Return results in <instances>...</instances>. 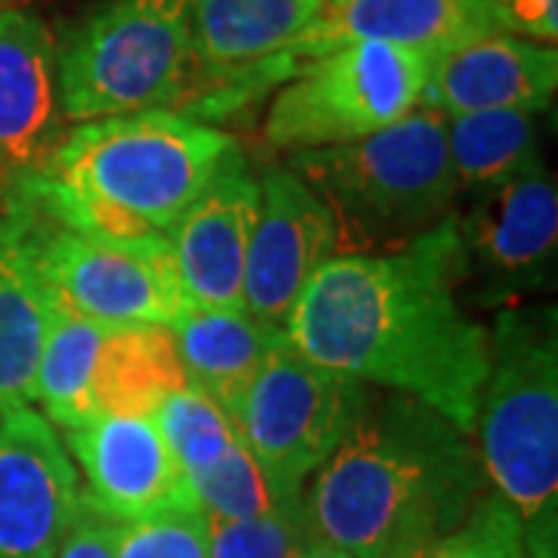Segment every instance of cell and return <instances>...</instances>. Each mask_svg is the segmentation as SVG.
I'll use <instances>...</instances> for the list:
<instances>
[{
	"label": "cell",
	"instance_id": "cell-1",
	"mask_svg": "<svg viewBox=\"0 0 558 558\" xmlns=\"http://www.w3.org/2000/svg\"><path fill=\"white\" fill-rule=\"evenodd\" d=\"M457 218L385 255H336L286 319L289 344L332 373L416 398L472 435L490 336L462 314Z\"/></svg>",
	"mask_w": 558,
	"mask_h": 558
},
{
	"label": "cell",
	"instance_id": "cell-2",
	"mask_svg": "<svg viewBox=\"0 0 558 558\" xmlns=\"http://www.w3.org/2000/svg\"><path fill=\"white\" fill-rule=\"evenodd\" d=\"M472 435L407 395H373L311 475L304 509L319 539L354 558H403L481 499Z\"/></svg>",
	"mask_w": 558,
	"mask_h": 558
},
{
	"label": "cell",
	"instance_id": "cell-3",
	"mask_svg": "<svg viewBox=\"0 0 558 558\" xmlns=\"http://www.w3.org/2000/svg\"><path fill=\"white\" fill-rule=\"evenodd\" d=\"M556 314H502L478 403L484 478L519 521L531 558H558Z\"/></svg>",
	"mask_w": 558,
	"mask_h": 558
},
{
	"label": "cell",
	"instance_id": "cell-4",
	"mask_svg": "<svg viewBox=\"0 0 558 558\" xmlns=\"http://www.w3.org/2000/svg\"><path fill=\"white\" fill-rule=\"evenodd\" d=\"M289 168L307 180L339 223V240L410 242L447 220L457 174L447 153V119L413 109L357 143L295 153Z\"/></svg>",
	"mask_w": 558,
	"mask_h": 558
},
{
	"label": "cell",
	"instance_id": "cell-5",
	"mask_svg": "<svg viewBox=\"0 0 558 558\" xmlns=\"http://www.w3.org/2000/svg\"><path fill=\"white\" fill-rule=\"evenodd\" d=\"M236 140L174 109L81 121L44 174L171 230L236 153Z\"/></svg>",
	"mask_w": 558,
	"mask_h": 558
},
{
	"label": "cell",
	"instance_id": "cell-6",
	"mask_svg": "<svg viewBox=\"0 0 558 558\" xmlns=\"http://www.w3.org/2000/svg\"><path fill=\"white\" fill-rule=\"evenodd\" d=\"M193 72L190 0H106L57 53L62 119L174 109Z\"/></svg>",
	"mask_w": 558,
	"mask_h": 558
},
{
	"label": "cell",
	"instance_id": "cell-7",
	"mask_svg": "<svg viewBox=\"0 0 558 558\" xmlns=\"http://www.w3.org/2000/svg\"><path fill=\"white\" fill-rule=\"evenodd\" d=\"M432 60L416 50L360 40L304 62L274 97L264 140L311 153L376 134L410 116L425 97Z\"/></svg>",
	"mask_w": 558,
	"mask_h": 558
},
{
	"label": "cell",
	"instance_id": "cell-8",
	"mask_svg": "<svg viewBox=\"0 0 558 558\" xmlns=\"http://www.w3.org/2000/svg\"><path fill=\"white\" fill-rule=\"evenodd\" d=\"M366 398L369 385L317 366L282 339L230 418L264 472L301 494L304 481L336 453Z\"/></svg>",
	"mask_w": 558,
	"mask_h": 558
},
{
	"label": "cell",
	"instance_id": "cell-9",
	"mask_svg": "<svg viewBox=\"0 0 558 558\" xmlns=\"http://www.w3.org/2000/svg\"><path fill=\"white\" fill-rule=\"evenodd\" d=\"M319 0H190L196 72L178 112L223 121L289 81V50L314 22Z\"/></svg>",
	"mask_w": 558,
	"mask_h": 558
},
{
	"label": "cell",
	"instance_id": "cell-10",
	"mask_svg": "<svg viewBox=\"0 0 558 558\" xmlns=\"http://www.w3.org/2000/svg\"><path fill=\"white\" fill-rule=\"evenodd\" d=\"M28 242L53 295L84 317L109 326H171L186 307L174 258H146L90 242L44 218L32 202Z\"/></svg>",
	"mask_w": 558,
	"mask_h": 558
},
{
	"label": "cell",
	"instance_id": "cell-11",
	"mask_svg": "<svg viewBox=\"0 0 558 558\" xmlns=\"http://www.w3.org/2000/svg\"><path fill=\"white\" fill-rule=\"evenodd\" d=\"M339 223L317 190L289 165L258 180V218L248 242L242 307L286 332L304 286L339 252Z\"/></svg>",
	"mask_w": 558,
	"mask_h": 558
},
{
	"label": "cell",
	"instance_id": "cell-12",
	"mask_svg": "<svg viewBox=\"0 0 558 558\" xmlns=\"http://www.w3.org/2000/svg\"><path fill=\"white\" fill-rule=\"evenodd\" d=\"M462 270L481 277V301L499 304L553 282L558 252V193L546 165L478 193L457 220Z\"/></svg>",
	"mask_w": 558,
	"mask_h": 558
},
{
	"label": "cell",
	"instance_id": "cell-13",
	"mask_svg": "<svg viewBox=\"0 0 558 558\" xmlns=\"http://www.w3.org/2000/svg\"><path fill=\"white\" fill-rule=\"evenodd\" d=\"M81 502L78 475L38 410L0 416V558H53Z\"/></svg>",
	"mask_w": 558,
	"mask_h": 558
},
{
	"label": "cell",
	"instance_id": "cell-14",
	"mask_svg": "<svg viewBox=\"0 0 558 558\" xmlns=\"http://www.w3.org/2000/svg\"><path fill=\"white\" fill-rule=\"evenodd\" d=\"M62 435L87 478L81 499L102 515L137 521L171 506H196L153 416L100 413Z\"/></svg>",
	"mask_w": 558,
	"mask_h": 558
},
{
	"label": "cell",
	"instance_id": "cell-15",
	"mask_svg": "<svg viewBox=\"0 0 558 558\" xmlns=\"http://www.w3.org/2000/svg\"><path fill=\"white\" fill-rule=\"evenodd\" d=\"M255 218L258 178L236 149L168 230L180 289L190 304L240 311Z\"/></svg>",
	"mask_w": 558,
	"mask_h": 558
},
{
	"label": "cell",
	"instance_id": "cell-16",
	"mask_svg": "<svg viewBox=\"0 0 558 558\" xmlns=\"http://www.w3.org/2000/svg\"><path fill=\"white\" fill-rule=\"evenodd\" d=\"M57 47L28 10H0V183L44 174L62 140Z\"/></svg>",
	"mask_w": 558,
	"mask_h": 558
},
{
	"label": "cell",
	"instance_id": "cell-17",
	"mask_svg": "<svg viewBox=\"0 0 558 558\" xmlns=\"http://www.w3.org/2000/svg\"><path fill=\"white\" fill-rule=\"evenodd\" d=\"M502 32L490 0H319L289 57L295 65L317 60L344 44L376 40L416 50L435 62L459 44Z\"/></svg>",
	"mask_w": 558,
	"mask_h": 558
},
{
	"label": "cell",
	"instance_id": "cell-18",
	"mask_svg": "<svg viewBox=\"0 0 558 558\" xmlns=\"http://www.w3.org/2000/svg\"><path fill=\"white\" fill-rule=\"evenodd\" d=\"M558 84L556 47L521 40L509 32L459 44L432 62L422 102L444 119L469 112H539Z\"/></svg>",
	"mask_w": 558,
	"mask_h": 558
},
{
	"label": "cell",
	"instance_id": "cell-19",
	"mask_svg": "<svg viewBox=\"0 0 558 558\" xmlns=\"http://www.w3.org/2000/svg\"><path fill=\"white\" fill-rule=\"evenodd\" d=\"M53 317V289L28 242V208L16 193L0 205V416L35 398V376Z\"/></svg>",
	"mask_w": 558,
	"mask_h": 558
},
{
	"label": "cell",
	"instance_id": "cell-20",
	"mask_svg": "<svg viewBox=\"0 0 558 558\" xmlns=\"http://www.w3.org/2000/svg\"><path fill=\"white\" fill-rule=\"evenodd\" d=\"M171 336L186 385L215 400L227 416H233L264 360L286 339L282 329L264 326L245 307L218 311L190 301L171 323Z\"/></svg>",
	"mask_w": 558,
	"mask_h": 558
},
{
	"label": "cell",
	"instance_id": "cell-21",
	"mask_svg": "<svg viewBox=\"0 0 558 558\" xmlns=\"http://www.w3.org/2000/svg\"><path fill=\"white\" fill-rule=\"evenodd\" d=\"M183 388L171 326H109L90 381L97 416H153Z\"/></svg>",
	"mask_w": 558,
	"mask_h": 558
},
{
	"label": "cell",
	"instance_id": "cell-22",
	"mask_svg": "<svg viewBox=\"0 0 558 558\" xmlns=\"http://www.w3.org/2000/svg\"><path fill=\"white\" fill-rule=\"evenodd\" d=\"M106 332L109 323L84 317L53 295V317L40 351L32 398L38 400L40 416L53 428L69 432L97 416L90 403V381Z\"/></svg>",
	"mask_w": 558,
	"mask_h": 558
},
{
	"label": "cell",
	"instance_id": "cell-23",
	"mask_svg": "<svg viewBox=\"0 0 558 558\" xmlns=\"http://www.w3.org/2000/svg\"><path fill=\"white\" fill-rule=\"evenodd\" d=\"M447 153L457 186L478 193L543 165L534 116L515 109L453 116L447 124Z\"/></svg>",
	"mask_w": 558,
	"mask_h": 558
},
{
	"label": "cell",
	"instance_id": "cell-24",
	"mask_svg": "<svg viewBox=\"0 0 558 558\" xmlns=\"http://www.w3.org/2000/svg\"><path fill=\"white\" fill-rule=\"evenodd\" d=\"M190 497L196 499L208 519H252L274 512L279 506H289L304 497V490H286L264 472L252 450L240 440L230 453L218 459L211 469L186 478Z\"/></svg>",
	"mask_w": 558,
	"mask_h": 558
},
{
	"label": "cell",
	"instance_id": "cell-25",
	"mask_svg": "<svg viewBox=\"0 0 558 558\" xmlns=\"http://www.w3.org/2000/svg\"><path fill=\"white\" fill-rule=\"evenodd\" d=\"M153 418L159 425L168 450L178 459L183 478H193L205 469H211L242 440L233 418L227 416L215 400L205 398L190 385L165 400Z\"/></svg>",
	"mask_w": 558,
	"mask_h": 558
},
{
	"label": "cell",
	"instance_id": "cell-26",
	"mask_svg": "<svg viewBox=\"0 0 558 558\" xmlns=\"http://www.w3.org/2000/svg\"><path fill=\"white\" fill-rule=\"evenodd\" d=\"M208 558H301L317 539L304 497L252 519H208Z\"/></svg>",
	"mask_w": 558,
	"mask_h": 558
},
{
	"label": "cell",
	"instance_id": "cell-27",
	"mask_svg": "<svg viewBox=\"0 0 558 558\" xmlns=\"http://www.w3.org/2000/svg\"><path fill=\"white\" fill-rule=\"evenodd\" d=\"M403 558H531L512 509L494 494L481 497L472 512L447 534L416 546Z\"/></svg>",
	"mask_w": 558,
	"mask_h": 558
},
{
	"label": "cell",
	"instance_id": "cell-28",
	"mask_svg": "<svg viewBox=\"0 0 558 558\" xmlns=\"http://www.w3.org/2000/svg\"><path fill=\"white\" fill-rule=\"evenodd\" d=\"M116 558H208V521L199 506H171L124 521Z\"/></svg>",
	"mask_w": 558,
	"mask_h": 558
},
{
	"label": "cell",
	"instance_id": "cell-29",
	"mask_svg": "<svg viewBox=\"0 0 558 558\" xmlns=\"http://www.w3.org/2000/svg\"><path fill=\"white\" fill-rule=\"evenodd\" d=\"M121 524L124 521L109 519V515L97 512L87 499H81L78 512H75L53 558H116Z\"/></svg>",
	"mask_w": 558,
	"mask_h": 558
},
{
	"label": "cell",
	"instance_id": "cell-30",
	"mask_svg": "<svg viewBox=\"0 0 558 558\" xmlns=\"http://www.w3.org/2000/svg\"><path fill=\"white\" fill-rule=\"evenodd\" d=\"M502 32H515L537 40L558 38V0H490Z\"/></svg>",
	"mask_w": 558,
	"mask_h": 558
},
{
	"label": "cell",
	"instance_id": "cell-31",
	"mask_svg": "<svg viewBox=\"0 0 558 558\" xmlns=\"http://www.w3.org/2000/svg\"><path fill=\"white\" fill-rule=\"evenodd\" d=\"M301 558H354L348 556V553H341L339 546H332V543H326V539H314L304 553H301Z\"/></svg>",
	"mask_w": 558,
	"mask_h": 558
},
{
	"label": "cell",
	"instance_id": "cell-32",
	"mask_svg": "<svg viewBox=\"0 0 558 558\" xmlns=\"http://www.w3.org/2000/svg\"><path fill=\"white\" fill-rule=\"evenodd\" d=\"M0 3H3V0H0Z\"/></svg>",
	"mask_w": 558,
	"mask_h": 558
}]
</instances>
